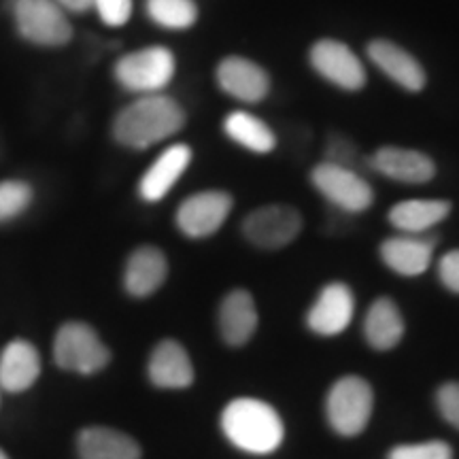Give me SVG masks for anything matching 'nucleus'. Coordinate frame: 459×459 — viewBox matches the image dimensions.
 <instances>
[{
	"instance_id": "1",
	"label": "nucleus",
	"mask_w": 459,
	"mask_h": 459,
	"mask_svg": "<svg viewBox=\"0 0 459 459\" xmlns=\"http://www.w3.org/2000/svg\"><path fill=\"white\" fill-rule=\"evenodd\" d=\"M186 126V111L169 96L147 94L115 117V141L130 149H147L177 134Z\"/></svg>"
},
{
	"instance_id": "2",
	"label": "nucleus",
	"mask_w": 459,
	"mask_h": 459,
	"mask_svg": "<svg viewBox=\"0 0 459 459\" xmlns=\"http://www.w3.org/2000/svg\"><path fill=\"white\" fill-rule=\"evenodd\" d=\"M221 429L238 449L255 455L277 451L283 443V421L271 404L254 398H238L223 409Z\"/></svg>"
},
{
	"instance_id": "3",
	"label": "nucleus",
	"mask_w": 459,
	"mask_h": 459,
	"mask_svg": "<svg viewBox=\"0 0 459 459\" xmlns=\"http://www.w3.org/2000/svg\"><path fill=\"white\" fill-rule=\"evenodd\" d=\"M375 394L372 387L359 377H342L330 389L325 412L330 426L342 436H358L368 426Z\"/></svg>"
},
{
	"instance_id": "4",
	"label": "nucleus",
	"mask_w": 459,
	"mask_h": 459,
	"mask_svg": "<svg viewBox=\"0 0 459 459\" xmlns=\"http://www.w3.org/2000/svg\"><path fill=\"white\" fill-rule=\"evenodd\" d=\"M15 26L26 41L43 48H60L73 39L65 9L54 0H13Z\"/></svg>"
},
{
	"instance_id": "5",
	"label": "nucleus",
	"mask_w": 459,
	"mask_h": 459,
	"mask_svg": "<svg viewBox=\"0 0 459 459\" xmlns=\"http://www.w3.org/2000/svg\"><path fill=\"white\" fill-rule=\"evenodd\" d=\"M54 358L60 368L79 372V375H94L108 364V349L102 344L100 336L88 324L62 325L54 342Z\"/></svg>"
},
{
	"instance_id": "6",
	"label": "nucleus",
	"mask_w": 459,
	"mask_h": 459,
	"mask_svg": "<svg viewBox=\"0 0 459 459\" xmlns=\"http://www.w3.org/2000/svg\"><path fill=\"white\" fill-rule=\"evenodd\" d=\"M175 56L166 48H145L124 56L115 65V77L130 91L156 94L175 77Z\"/></svg>"
},
{
	"instance_id": "7",
	"label": "nucleus",
	"mask_w": 459,
	"mask_h": 459,
	"mask_svg": "<svg viewBox=\"0 0 459 459\" xmlns=\"http://www.w3.org/2000/svg\"><path fill=\"white\" fill-rule=\"evenodd\" d=\"M313 186L324 198H328L338 209L347 213H361L370 209L375 192L370 183L359 175L358 170L342 169L332 162H321L311 172Z\"/></svg>"
},
{
	"instance_id": "8",
	"label": "nucleus",
	"mask_w": 459,
	"mask_h": 459,
	"mask_svg": "<svg viewBox=\"0 0 459 459\" xmlns=\"http://www.w3.org/2000/svg\"><path fill=\"white\" fill-rule=\"evenodd\" d=\"M302 230V217L294 206L268 204L255 209L243 221V234L260 249H281L294 243Z\"/></svg>"
},
{
	"instance_id": "9",
	"label": "nucleus",
	"mask_w": 459,
	"mask_h": 459,
	"mask_svg": "<svg viewBox=\"0 0 459 459\" xmlns=\"http://www.w3.org/2000/svg\"><path fill=\"white\" fill-rule=\"evenodd\" d=\"M232 211V196L226 192H200L183 200L177 211V226L189 238H206L215 234Z\"/></svg>"
},
{
	"instance_id": "10",
	"label": "nucleus",
	"mask_w": 459,
	"mask_h": 459,
	"mask_svg": "<svg viewBox=\"0 0 459 459\" xmlns=\"http://www.w3.org/2000/svg\"><path fill=\"white\" fill-rule=\"evenodd\" d=\"M311 65L325 82L334 83L336 88L355 91L366 85V68L351 48L341 41L324 39L315 43L311 48Z\"/></svg>"
},
{
	"instance_id": "11",
	"label": "nucleus",
	"mask_w": 459,
	"mask_h": 459,
	"mask_svg": "<svg viewBox=\"0 0 459 459\" xmlns=\"http://www.w3.org/2000/svg\"><path fill=\"white\" fill-rule=\"evenodd\" d=\"M217 83L232 99L260 102L271 91V77L260 65L240 56H230L217 66Z\"/></svg>"
},
{
	"instance_id": "12",
	"label": "nucleus",
	"mask_w": 459,
	"mask_h": 459,
	"mask_svg": "<svg viewBox=\"0 0 459 459\" xmlns=\"http://www.w3.org/2000/svg\"><path fill=\"white\" fill-rule=\"evenodd\" d=\"M368 164L378 175L400 183H411V186L432 181L436 175V164L432 162V158L417 152V149L392 145L381 147L368 158Z\"/></svg>"
},
{
	"instance_id": "13",
	"label": "nucleus",
	"mask_w": 459,
	"mask_h": 459,
	"mask_svg": "<svg viewBox=\"0 0 459 459\" xmlns=\"http://www.w3.org/2000/svg\"><path fill=\"white\" fill-rule=\"evenodd\" d=\"M355 300L351 290L344 283H330L308 311L307 324L315 334L336 336L349 328L353 319Z\"/></svg>"
},
{
	"instance_id": "14",
	"label": "nucleus",
	"mask_w": 459,
	"mask_h": 459,
	"mask_svg": "<svg viewBox=\"0 0 459 459\" xmlns=\"http://www.w3.org/2000/svg\"><path fill=\"white\" fill-rule=\"evenodd\" d=\"M438 238L428 234H400L381 245L383 262L402 277H419L429 268Z\"/></svg>"
},
{
	"instance_id": "15",
	"label": "nucleus",
	"mask_w": 459,
	"mask_h": 459,
	"mask_svg": "<svg viewBox=\"0 0 459 459\" xmlns=\"http://www.w3.org/2000/svg\"><path fill=\"white\" fill-rule=\"evenodd\" d=\"M368 57L372 60V65L381 68L400 88L419 91L426 85V71H423V66L419 65L417 57H412L400 45L377 39V41L368 45Z\"/></svg>"
},
{
	"instance_id": "16",
	"label": "nucleus",
	"mask_w": 459,
	"mask_h": 459,
	"mask_svg": "<svg viewBox=\"0 0 459 459\" xmlns=\"http://www.w3.org/2000/svg\"><path fill=\"white\" fill-rule=\"evenodd\" d=\"M192 162V149L187 145H172L160 156L156 162L149 166V170L143 175L139 183V194L145 203H158L170 187L179 181V177L186 172V169Z\"/></svg>"
},
{
	"instance_id": "17",
	"label": "nucleus",
	"mask_w": 459,
	"mask_h": 459,
	"mask_svg": "<svg viewBox=\"0 0 459 459\" xmlns=\"http://www.w3.org/2000/svg\"><path fill=\"white\" fill-rule=\"evenodd\" d=\"M149 378L160 389H186L194 383V366L177 341H162L149 359Z\"/></svg>"
},
{
	"instance_id": "18",
	"label": "nucleus",
	"mask_w": 459,
	"mask_h": 459,
	"mask_svg": "<svg viewBox=\"0 0 459 459\" xmlns=\"http://www.w3.org/2000/svg\"><path fill=\"white\" fill-rule=\"evenodd\" d=\"M257 328L254 298L247 290H234L223 298L220 308L221 338L232 347H243L251 341Z\"/></svg>"
},
{
	"instance_id": "19",
	"label": "nucleus",
	"mask_w": 459,
	"mask_h": 459,
	"mask_svg": "<svg viewBox=\"0 0 459 459\" xmlns=\"http://www.w3.org/2000/svg\"><path fill=\"white\" fill-rule=\"evenodd\" d=\"M41 375L39 351L26 341H13L0 355V387L4 392H26Z\"/></svg>"
},
{
	"instance_id": "20",
	"label": "nucleus",
	"mask_w": 459,
	"mask_h": 459,
	"mask_svg": "<svg viewBox=\"0 0 459 459\" xmlns=\"http://www.w3.org/2000/svg\"><path fill=\"white\" fill-rule=\"evenodd\" d=\"M166 274H169V264H166L162 251L156 249V247H141L126 264L124 285L128 294L145 298L160 290Z\"/></svg>"
},
{
	"instance_id": "21",
	"label": "nucleus",
	"mask_w": 459,
	"mask_h": 459,
	"mask_svg": "<svg viewBox=\"0 0 459 459\" xmlns=\"http://www.w3.org/2000/svg\"><path fill=\"white\" fill-rule=\"evenodd\" d=\"M77 446L82 459H141L139 443L111 428L83 429Z\"/></svg>"
},
{
	"instance_id": "22",
	"label": "nucleus",
	"mask_w": 459,
	"mask_h": 459,
	"mask_svg": "<svg viewBox=\"0 0 459 459\" xmlns=\"http://www.w3.org/2000/svg\"><path fill=\"white\" fill-rule=\"evenodd\" d=\"M364 336L377 351L394 349L404 336V319H402L398 304L389 298H378L372 302L364 321Z\"/></svg>"
},
{
	"instance_id": "23",
	"label": "nucleus",
	"mask_w": 459,
	"mask_h": 459,
	"mask_svg": "<svg viewBox=\"0 0 459 459\" xmlns=\"http://www.w3.org/2000/svg\"><path fill=\"white\" fill-rule=\"evenodd\" d=\"M449 213L446 200H404L389 211V223L402 234H426Z\"/></svg>"
},
{
	"instance_id": "24",
	"label": "nucleus",
	"mask_w": 459,
	"mask_h": 459,
	"mask_svg": "<svg viewBox=\"0 0 459 459\" xmlns=\"http://www.w3.org/2000/svg\"><path fill=\"white\" fill-rule=\"evenodd\" d=\"M223 130L234 143L254 153H271L277 147V136L271 126L247 111H232L223 119Z\"/></svg>"
},
{
	"instance_id": "25",
	"label": "nucleus",
	"mask_w": 459,
	"mask_h": 459,
	"mask_svg": "<svg viewBox=\"0 0 459 459\" xmlns=\"http://www.w3.org/2000/svg\"><path fill=\"white\" fill-rule=\"evenodd\" d=\"M147 13L156 24L169 30H187L198 20L194 0H147Z\"/></svg>"
},
{
	"instance_id": "26",
	"label": "nucleus",
	"mask_w": 459,
	"mask_h": 459,
	"mask_svg": "<svg viewBox=\"0 0 459 459\" xmlns=\"http://www.w3.org/2000/svg\"><path fill=\"white\" fill-rule=\"evenodd\" d=\"M32 200V189L28 183L4 181L0 183V221L13 220L26 211Z\"/></svg>"
},
{
	"instance_id": "27",
	"label": "nucleus",
	"mask_w": 459,
	"mask_h": 459,
	"mask_svg": "<svg viewBox=\"0 0 459 459\" xmlns=\"http://www.w3.org/2000/svg\"><path fill=\"white\" fill-rule=\"evenodd\" d=\"M389 459H453V449L443 440L419 445H402L389 453Z\"/></svg>"
},
{
	"instance_id": "28",
	"label": "nucleus",
	"mask_w": 459,
	"mask_h": 459,
	"mask_svg": "<svg viewBox=\"0 0 459 459\" xmlns=\"http://www.w3.org/2000/svg\"><path fill=\"white\" fill-rule=\"evenodd\" d=\"M325 162H332L336 166H342V169L355 170V166L359 164L358 147H355L349 139H342V136H334V139H330V143H328Z\"/></svg>"
},
{
	"instance_id": "29",
	"label": "nucleus",
	"mask_w": 459,
	"mask_h": 459,
	"mask_svg": "<svg viewBox=\"0 0 459 459\" xmlns=\"http://www.w3.org/2000/svg\"><path fill=\"white\" fill-rule=\"evenodd\" d=\"M436 406L446 423L459 429V383H445L436 392Z\"/></svg>"
},
{
	"instance_id": "30",
	"label": "nucleus",
	"mask_w": 459,
	"mask_h": 459,
	"mask_svg": "<svg viewBox=\"0 0 459 459\" xmlns=\"http://www.w3.org/2000/svg\"><path fill=\"white\" fill-rule=\"evenodd\" d=\"M100 20L107 26H124L132 15V0H94Z\"/></svg>"
},
{
	"instance_id": "31",
	"label": "nucleus",
	"mask_w": 459,
	"mask_h": 459,
	"mask_svg": "<svg viewBox=\"0 0 459 459\" xmlns=\"http://www.w3.org/2000/svg\"><path fill=\"white\" fill-rule=\"evenodd\" d=\"M438 277L446 290L459 294V249L449 251L438 264Z\"/></svg>"
},
{
	"instance_id": "32",
	"label": "nucleus",
	"mask_w": 459,
	"mask_h": 459,
	"mask_svg": "<svg viewBox=\"0 0 459 459\" xmlns=\"http://www.w3.org/2000/svg\"><path fill=\"white\" fill-rule=\"evenodd\" d=\"M62 9L73 11V13H83L90 7H94V0H54Z\"/></svg>"
},
{
	"instance_id": "33",
	"label": "nucleus",
	"mask_w": 459,
	"mask_h": 459,
	"mask_svg": "<svg viewBox=\"0 0 459 459\" xmlns=\"http://www.w3.org/2000/svg\"><path fill=\"white\" fill-rule=\"evenodd\" d=\"M0 459H9V457H7V455H4V453H3V451H0Z\"/></svg>"
}]
</instances>
